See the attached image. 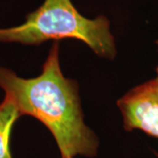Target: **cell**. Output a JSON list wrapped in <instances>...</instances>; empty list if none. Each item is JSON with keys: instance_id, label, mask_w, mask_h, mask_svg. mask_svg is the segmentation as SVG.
Returning a JSON list of instances; mask_svg holds the SVG:
<instances>
[{"instance_id": "obj_6", "label": "cell", "mask_w": 158, "mask_h": 158, "mask_svg": "<svg viewBox=\"0 0 158 158\" xmlns=\"http://www.w3.org/2000/svg\"><path fill=\"white\" fill-rule=\"evenodd\" d=\"M62 158H70V157H62Z\"/></svg>"}, {"instance_id": "obj_1", "label": "cell", "mask_w": 158, "mask_h": 158, "mask_svg": "<svg viewBox=\"0 0 158 158\" xmlns=\"http://www.w3.org/2000/svg\"><path fill=\"white\" fill-rule=\"evenodd\" d=\"M0 88L15 103L19 113L37 118L53 135L62 157H94L99 141L85 124L78 85L62 74L59 42H54L34 78H23L0 66Z\"/></svg>"}, {"instance_id": "obj_3", "label": "cell", "mask_w": 158, "mask_h": 158, "mask_svg": "<svg viewBox=\"0 0 158 158\" xmlns=\"http://www.w3.org/2000/svg\"><path fill=\"white\" fill-rule=\"evenodd\" d=\"M117 106L127 131L141 130L158 139V77L127 92Z\"/></svg>"}, {"instance_id": "obj_2", "label": "cell", "mask_w": 158, "mask_h": 158, "mask_svg": "<svg viewBox=\"0 0 158 158\" xmlns=\"http://www.w3.org/2000/svg\"><path fill=\"white\" fill-rule=\"evenodd\" d=\"M75 39L85 43L98 56L113 60L117 49L110 30V21L104 15L84 17L71 0H45L28 13L25 22L16 27L0 28V42L37 46L48 40Z\"/></svg>"}, {"instance_id": "obj_5", "label": "cell", "mask_w": 158, "mask_h": 158, "mask_svg": "<svg viewBox=\"0 0 158 158\" xmlns=\"http://www.w3.org/2000/svg\"><path fill=\"white\" fill-rule=\"evenodd\" d=\"M156 44H157V48H158V40H157V41H156ZM156 73H157V77H158V66H157V68H156Z\"/></svg>"}, {"instance_id": "obj_7", "label": "cell", "mask_w": 158, "mask_h": 158, "mask_svg": "<svg viewBox=\"0 0 158 158\" xmlns=\"http://www.w3.org/2000/svg\"><path fill=\"white\" fill-rule=\"evenodd\" d=\"M156 156H157V157H158V154H156Z\"/></svg>"}, {"instance_id": "obj_4", "label": "cell", "mask_w": 158, "mask_h": 158, "mask_svg": "<svg viewBox=\"0 0 158 158\" xmlns=\"http://www.w3.org/2000/svg\"><path fill=\"white\" fill-rule=\"evenodd\" d=\"M21 117L15 103L5 96L0 103V158H12L10 149L11 130L18 118Z\"/></svg>"}]
</instances>
